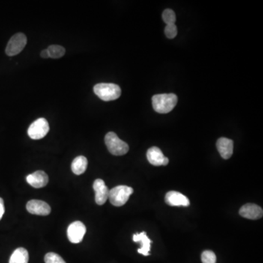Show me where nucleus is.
<instances>
[{"label":"nucleus","instance_id":"b1692460","mask_svg":"<svg viewBox=\"0 0 263 263\" xmlns=\"http://www.w3.org/2000/svg\"><path fill=\"white\" fill-rule=\"evenodd\" d=\"M40 57L44 58H49V54L48 49H45V50L42 51L41 53H40Z\"/></svg>","mask_w":263,"mask_h":263},{"label":"nucleus","instance_id":"2eb2a0df","mask_svg":"<svg viewBox=\"0 0 263 263\" xmlns=\"http://www.w3.org/2000/svg\"><path fill=\"white\" fill-rule=\"evenodd\" d=\"M165 157L163 153L158 147H151L147 151V159H148L149 163L154 165V166L162 165Z\"/></svg>","mask_w":263,"mask_h":263},{"label":"nucleus","instance_id":"9b49d317","mask_svg":"<svg viewBox=\"0 0 263 263\" xmlns=\"http://www.w3.org/2000/svg\"><path fill=\"white\" fill-rule=\"evenodd\" d=\"M165 203L171 206H189L190 202L183 194L175 191H170L165 195Z\"/></svg>","mask_w":263,"mask_h":263},{"label":"nucleus","instance_id":"0eeeda50","mask_svg":"<svg viewBox=\"0 0 263 263\" xmlns=\"http://www.w3.org/2000/svg\"><path fill=\"white\" fill-rule=\"evenodd\" d=\"M87 232V228L83 222L80 221L70 224L67 229V237L73 243H79L82 241Z\"/></svg>","mask_w":263,"mask_h":263},{"label":"nucleus","instance_id":"4be33fe9","mask_svg":"<svg viewBox=\"0 0 263 263\" xmlns=\"http://www.w3.org/2000/svg\"><path fill=\"white\" fill-rule=\"evenodd\" d=\"M177 27L174 25H168L165 29V35L168 38L174 39L177 35Z\"/></svg>","mask_w":263,"mask_h":263},{"label":"nucleus","instance_id":"f03ea898","mask_svg":"<svg viewBox=\"0 0 263 263\" xmlns=\"http://www.w3.org/2000/svg\"><path fill=\"white\" fill-rule=\"evenodd\" d=\"M94 92L103 101H112L119 98L121 94V88L117 84L101 83L94 87Z\"/></svg>","mask_w":263,"mask_h":263},{"label":"nucleus","instance_id":"20e7f679","mask_svg":"<svg viewBox=\"0 0 263 263\" xmlns=\"http://www.w3.org/2000/svg\"><path fill=\"white\" fill-rule=\"evenodd\" d=\"M132 193L133 189L132 187L124 185H119L109 191L108 198L111 204L114 206H122L128 201Z\"/></svg>","mask_w":263,"mask_h":263},{"label":"nucleus","instance_id":"39448f33","mask_svg":"<svg viewBox=\"0 0 263 263\" xmlns=\"http://www.w3.org/2000/svg\"><path fill=\"white\" fill-rule=\"evenodd\" d=\"M49 122L44 118H40L35 120L28 129V135L33 140H40L44 138L49 132Z\"/></svg>","mask_w":263,"mask_h":263},{"label":"nucleus","instance_id":"423d86ee","mask_svg":"<svg viewBox=\"0 0 263 263\" xmlns=\"http://www.w3.org/2000/svg\"><path fill=\"white\" fill-rule=\"evenodd\" d=\"M27 39L23 33H17L9 40L6 47L5 53L7 56L13 57L22 52L26 46Z\"/></svg>","mask_w":263,"mask_h":263},{"label":"nucleus","instance_id":"6e6552de","mask_svg":"<svg viewBox=\"0 0 263 263\" xmlns=\"http://www.w3.org/2000/svg\"><path fill=\"white\" fill-rule=\"evenodd\" d=\"M27 210L31 214L47 216L51 213V207L47 203L39 200H31L27 204Z\"/></svg>","mask_w":263,"mask_h":263},{"label":"nucleus","instance_id":"412c9836","mask_svg":"<svg viewBox=\"0 0 263 263\" xmlns=\"http://www.w3.org/2000/svg\"><path fill=\"white\" fill-rule=\"evenodd\" d=\"M201 261L203 263H216V255L212 251H204L201 255Z\"/></svg>","mask_w":263,"mask_h":263},{"label":"nucleus","instance_id":"f8f14e48","mask_svg":"<svg viewBox=\"0 0 263 263\" xmlns=\"http://www.w3.org/2000/svg\"><path fill=\"white\" fill-rule=\"evenodd\" d=\"M27 182L32 187H44L49 183V176L44 171H37L27 176Z\"/></svg>","mask_w":263,"mask_h":263},{"label":"nucleus","instance_id":"6ab92c4d","mask_svg":"<svg viewBox=\"0 0 263 263\" xmlns=\"http://www.w3.org/2000/svg\"><path fill=\"white\" fill-rule=\"evenodd\" d=\"M162 19L164 22L168 25H174L176 21L175 12L171 9H166L162 13Z\"/></svg>","mask_w":263,"mask_h":263},{"label":"nucleus","instance_id":"dca6fc26","mask_svg":"<svg viewBox=\"0 0 263 263\" xmlns=\"http://www.w3.org/2000/svg\"><path fill=\"white\" fill-rule=\"evenodd\" d=\"M88 166V160L84 156H79L75 158L72 162L71 169L76 175H81L85 172Z\"/></svg>","mask_w":263,"mask_h":263},{"label":"nucleus","instance_id":"393cba45","mask_svg":"<svg viewBox=\"0 0 263 263\" xmlns=\"http://www.w3.org/2000/svg\"><path fill=\"white\" fill-rule=\"evenodd\" d=\"M168 162H169V159H168V158L165 157L164 158L163 163H162V165H163V166H165V165H168Z\"/></svg>","mask_w":263,"mask_h":263},{"label":"nucleus","instance_id":"4468645a","mask_svg":"<svg viewBox=\"0 0 263 263\" xmlns=\"http://www.w3.org/2000/svg\"><path fill=\"white\" fill-rule=\"evenodd\" d=\"M133 241L141 243V247L138 249V253L144 256H148L149 255L151 240L147 236L146 233L142 232L141 234H135L133 235Z\"/></svg>","mask_w":263,"mask_h":263},{"label":"nucleus","instance_id":"7ed1b4c3","mask_svg":"<svg viewBox=\"0 0 263 263\" xmlns=\"http://www.w3.org/2000/svg\"><path fill=\"white\" fill-rule=\"evenodd\" d=\"M105 145L111 154L115 156H122L129 151L128 144L121 141L117 134L110 132L105 135Z\"/></svg>","mask_w":263,"mask_h":263},{"label":"nucleus","instance_id":"ddd939ff","mask_svg":"<svg viewBox=\"0 0 263 263\" xmlns=\"http://www.w3.org/2000/svg\"><path fill=\"white\" fill-rule=\"evenodd\" d=\"M216 147L221 157L230 159L234 154V141L226 138H221L216 142Z\"/></svg>","mask_w":263,"mask_h":263},{"label":"nucleus","instance_id":"f257e3e1","mask_svg":"<svg viewBox=\"0 0 263 263\" xmlns=\"http://www.w3.org/2000/svg\"><path fill=\"white\" fill-rule=\"evenodd\" d=\"M178 102V97L175 94H156L152 97V105L154 111L159 114H168L171 112Z\"/></svg>","mask_w":263,"mask_h":263},{"label":"nucleus","instance_id":"5701e85b","mask_svg":"<svg viewBox=\"0 0 263 263\" xmlns=\"http://www.w3.org/2000/svg\"><path fill=\"white\" fill-rule=\"evenodd\" d=\"M4 213V201L2 198H0V220L2 218L3 215Z\"/></svg>","mask_w":263,"mask_h":263},{"label":"nucleus","instance_id":"9d476101","mask_svg":"<svg viewBox=\"0 0 263 263\" xmlns=\"http://www.w3.org/2000/svg\"><path fill=\"white\" fill-rule=\"evenodd\" d=\"M94 192H95V201L97 204L102 205L106 203L109 196L108 188L105 185L104 181L102 179H96L93 184Z\"/></svg>","mask_w":263,"mask_h":263},{"label":"nucleus","instance_id":"aec40b11","mask_svg":"<svg viewBox=\"0 0 263 263\" xmlns=\"http://www.w3.org/2000/svg\"><path fill=\"white\" fill-rule=\"evenodd\" d=\"M44 261L46 263H66L60 255L54 253V252H49V253L46 254Z\"/></svg>","mask_w":263,"mask_h":263},{"label":"nucleus","instance_id":"a211bd4d","mask_svg":"<svg viewBox=\"0 0 263 263\" xmlns=\"http://www.w3.org/2000/svg\"><path fill=\"white\" fill-rule=\"evenodd\" d=\"M49 51V58H58L62 57L65 54L66 50L64 47L58 45H52L47 49Z\"/></svg>","mask_w":263,"mask_h":263},{"label":"nucleus","instance_id":"1a4fd4ad","mask_svg":"<svg viewBox=\"0 0 263 263\" xmlns=\"http://www.w3.org/2000/svg\"><path fill=\"white\" fill-rule=\"evenodd\" d=\"M239 214L246 219L256 220L263 217V210L261 207L256 204H247L240 208Z\"/></svg>","mask_w":263,"mask_h":263},{"label":"nucleus","instance_id":"f3484780","mask_svg":"<svg viewBox=\"0 0 263 263\" xmlns=\"http://www.w3.org/2000/svg\"><path fill=\"white\" fill-rule=\"evenodd\" d=\"M29 253L25 248H18L12 254L9 263H28Z\"/></svg>","mask_w":263,"mask_h":263}]
</instances>
